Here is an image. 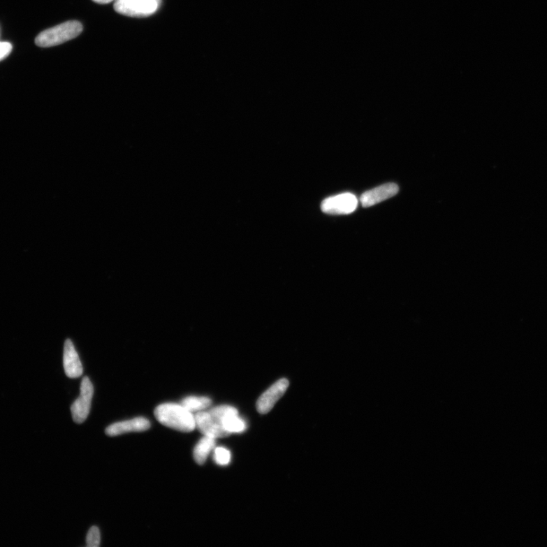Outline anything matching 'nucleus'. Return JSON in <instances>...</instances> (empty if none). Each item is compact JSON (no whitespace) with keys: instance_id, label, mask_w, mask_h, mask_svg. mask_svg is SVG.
I'll return each mask as SVG.
<instances>
[{"instance_id":"obj_1","label":"nucleus","mask_w":547,"mask_h":547,"mask_svg":"<svg viewBox=\"0 0 547 547\" xmlns=\"http://www.w3.org/2000/svg\"><path fill=\"white\" fill-rule=\"evenodd\" d=\"M154 416L165 427L190 432L196 428L195 415L181 404L164 403L155 408Z\"/></svg>"},{"instance_id":"obj_2","label":"nucleus","mask_w":547,"mask_h":547,"mask_svg":"<svg viewBox=\"0 0 547 547\" xmlns=\"http://www.w3.org/2000/svg\"><path fill=\"white\" fill-rule=\"evenodd\" d=\"M83 30L78 21H68L41 32L36 39L40 48H50L61 45L79 36Z\"/></svg>"},{"instance_id":"obj_3","label":"nucleus","mask_w":547,"mask_h":547,"mask_svg":"<svg viewBox=\"0 0 547 547\" xmlns=\"http://www.w3.org/2000/svg\"><path fill=\"white\" fill-rule=\"evenodd\" d=\"M159 4L155 0H117L115 10L129 17H147L157 11Z\"/></svg>"},{"instance_id":"obj_4","label":"nucleus","mask_w":547,"mask_h":547,"mask_svg":"<svg viewBox=\"0 0 547 547\" xmlns=\"http://www.w3.org/2000/svg\"><path fill=\"white\" fill-rule=\"evenodd\" d=\"M80 396L71 407L73 421L77 423H84L89 415L94 387L89 377H85L81 384Z\"/></svg>"},{"instance_id":"obj_5","label":"nucleus","mask_w":547,"mask_h":547,"mask_svg":"<svg viewBox=\"0 0 547 547\" xmlns=\"http://www.w3.org/2000/svg\"><path fill=\"white\" fill-rule=\"evenodd\" d=\"M358 205V199L353 194L346 193L329 197L323 202L322 210L330 214H349Z\"/></svg>"},{"instance_id":"obj_6","label":"nucleus","mask_w":547,"mask_h":547,"mask_svg":"<svg viewBox=\"0 0 547 547\" xmlns=\"http://www.w3.org/2000/svg\"><path fill=\"white\" fill-rule=\"evenodd\" d=\"M289 387V381L282 379L260 396L256 403L257 411L259 414H265L270 412L275 404L284 395Z\"/></svg>"},{"instance_id":"obj_7","label":"nucleus","mask_w":547,"mask_h":547,"mask_svg":"<svg viewBox=\"0 0 547 547\" xmlns=\"http://www.w3.org/2000/svg\"><path fill=\"white\" fill-rule=\"evenodd\" d=\"M196 428L204 436L214 439L228 437L230 434L223 428L221 422L210 411H201L195 415Z\"/></svg>"},{"instance_id":"obj_8","label":"nucleus","mask_w":547,"mask_h":547,"mask_svg":"<svg viewBox=\"0 0 547 547\" xmlns=\"http://www.w3.org/2000/svg\"><path fill=\"white\" fill-rule=\"evenodd\" d=\"M150 428L151 423L149 420L145 418H136L111 424L107 428L105 432L109 437H117L128 432L146 431Z\"/></svg>"},{"instance_id":"obj_9","label":"nucleus","mask_w":547,"mask_h":547,"mask_svg":"<svg viewBox=\"0 0 547 547\" xmlns=\"http://www.w3.org/2000/svg\"><path fill=\"white\" fill-rule=\"evenodd\" d=\"M398 190V187L395 184L381 185L363 194L360 197V203L365 207H371L395 196Z\"/></svg>"},{"instance_id":"obj_10","label":"nucleus","mask_w":547,"mask_h":547,"mask_svg":"<svg viewBox=\"0 0 547 547\" xmlns=\"http://www.w3.org/2000/svg\"><path fill=\"white\" fill-rule=\"evenodd\" d=\"M64 367L68 377L75 379L82 375L83 367L79 355L71 340H66L64 345Z\"/></svg>"},{"instance_id":"obj_11","label":"nucleus","mask_w":547,"mask_h":547,"mask_svg":"<svg viewBox=\"0 0 547 547\" xmlns=\"http://www.w3.org/2000/svg\"><path fill=\"white\" fill-rule=\"evenodd\" d=\"M214 448L215 439L205 436L199 440L194 451L196 462L199 465H204L207 456Z\"/></svg>"},{"instance_id":"obj_12","label":"nucleus","mask_w":547,"mask_h":547,"mask_svg":"<svg viewBox=\"0 0 547 547\" xmlns=\"http://www.w3.org/2000/svg\"><path fill=\"white\" fill-rule=\"evenodd\" d=\"M221 422L223 428L229 434L242 432L247 429L246 422L240 418L238 413L224 416Z\"/></svg>"},{"instance_id":"obj_13","label":"nucleus","mask_w":547,"mask_h":547,"mask_svg":"<svg viewBox=\"0 0 547 547\" xmlns=\"http://www.w3.org/2000/svg\"><path fill=\"white\" fill-rule=\"evenodd\" d=\"M212 400L207 397H187L181 402L184 406L190 412L203 411L212 405Z\"/></svg>"},{"instance_id":"obj_14","label":"nucleus","mask_w":547,"mask_h":547,"mask_svg":"<svg viewBox=\"0 0 547 547\" xmlns=\"http://www.w3.org/2000/svg\"><path fill=\"white\" fill-rule=\"evenodd\" d=\"M231 453L225 448H216L214 451V461L217 464L224 466L228 465L231 462Z\"/></svg>"},{"instance_id":"obj_15","label":"nucleus","mask_w":547,"mask_h":547,"mask_svg":"<svg viewBox=\"0 0 547 547\" xmlns=\"http://www.w3.org/2000/svg\"><path fill=\"white\" fill-rule=\"evenodd\" d=\"M87 546L89 547H99L101 544V533L99 527H92L87 534Z\"/></svg>"},{"instance_id":"obj_16","label":"nucleus","mask_w":547,"mask_h":547,"mask_svg":"<svg viewBox=\"0 0 547 547\" xmlns=\"http://www.w3.org/2000/svg\"><path fill=\"white\" fill-rule=\"evenodd\" d=\"M13 50L10 43L0 42V60L5 59L10 55Z\"/></svg>"},{"instance_id":"obj_17","label":"nucleus","mask_w":547,"mask_h":547,"mask_svg":"<svg viewBox=\"0 0 547 547\" xmlns=\"http://www.w3.org/2000/svg\"><path fill=\"white\" fill-rule=\"evenodd\" d=\"M94 2L99 4H108L112 1V0H93Z\"/></svg>"},{"instance_id":"obj_18","label":"nucleus","mask_w":547,"mask_h":547,"mask_svg":"<svg viewBox=\"0 0 547 547\" xmlns=\"http://www.w3.org/2000/svg\"><path fill=\"white\" fill-rule=\"evenodd\" d=\"M155 1H157V2H158V3H159V6H160V4H161V0H155Z\"/></svg>"}]
</instances>
